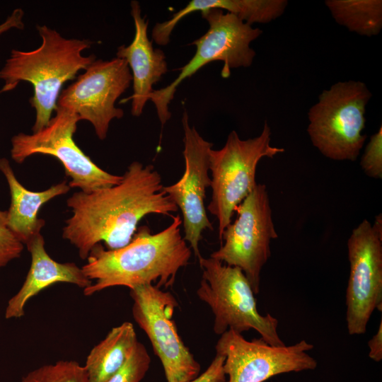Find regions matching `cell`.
<instances>
[{
	"label": "cell",
	"instance_id": "6da1fadb",
	"mask_svg": "<svg viewBox=\"0 0 382 382\" xmlns=\"http://www.w3.org/2000/svg\"><path fill=\"white\" fill-rule=\"evenodd\" d=\"M66 204L72 215L65 221L62 237L78 249L82 260L101 242L109 250L127 245L145 216H173L178 210L154 166L139 161L130 163L119 184L89 193L74 192Z\"/></svg>",
	"mask_w": 382,
	"mask_h": 382
},
{
	"label": "cell",
	"instance_id": "7a4b0ae2",
	"mask_svg": "<svg viewBox=\"0 0 382 382\" xmlns=\"http://www.w3.org/2000/svg\"><path fill=\"white\" fill-rule=\"evenodd\" d=\"M172 217V223L157 233L147 226L137 228L131 241L120 248L109 250L96 244L81 267L86 277L94 281L83 289V294L91 296L115 286L129 289L144 284L161 289L172 286L192 254L181 235V217Z\"/></svg>",
	"mask_w": 382,
	"mask_h": 382
},
{
	"label": "cell",
	"instance_id": "3957f363",
	"mask_svg": "<svg viewBox=\"0 0 382 382\" xmlns=\"http://www.w3.org/2000/svg\"><path fill=\"white\" fill-rule=\"evenodd\" d=\"M36 28L42 39L40 46L32 51L12 50L0 69V79L4 81L1 93L13 90L22 81L33 85V96L29 100L35 111L33 132L50 122L63 84L96 59L94 54H82L93 42L66 38L45 25Z\"/></svg>",
	"mask_w": 382,
	"mask_h": 382
},
{
	"label": "cell",
	"instance_id": "277c9868",
	"mask_svg": "<svg viewBox=\"0 0 382 382\" xmlns=\"http://www.w3.org/2000/svg\"><path fill=\"white\" fill-rule=\"evenodd\" d=\"M372 97L359 81H339L324 90L308 112L307 132L325 157L354 161L366 139V106Z\"/></svg>",
	"mask_w": 382,
	"mask_h": 382
},
{
	"label": "cell",
	"instance_id": "5b68a950",
	"mask_svg": "<svg viewBox=\"0 0 382 382\" xmlns=\"http://www.w3.org/2000/svg\"><path fill=\"white\" fill-rule=\"evenodd\" d=\"M199 262L202 275L197 295L214 316L216 335H221L229 329L241 334L253 329L267 344L286 345L277 332L278 320L270 313L262 316L258 312L255 294L239 267L210 257H201Z\"/></svg>",
	"mask_w": 382,
	"mask_h": 382
},
{
	"label": "cell",
	"instance_id": "8992f818",
	"mask_svg": "<svg viewBox=\"0 0 382 382\" xmlns=\"http://www.w3.org/2000/svg\"><path fill=\"white\" fill-rule=\"evenodd\" d=\"M271 129L267 121L260 135L241 139L231 131L224 146L209 154L212 199L207 210L218 220L219 238L231 223L236 207L257 185L256 169L262 158H272L284 151L271 145Z\"/></svg>",
	"mask_w": 382,
	"mask_h": 382
},
{
	"label": "cell",
	"instance_id": "52a82bcc",
	"mask_svg": "<svg viewBox=\"0 0 382 382\" xmlns=\"http://www.w3.org/2000/svg\"><path fill=\"white\" fill-rule=\"evenodd\" d=\"M201 13L209 24V29L192 42L196 47L194 56L180 68V74L172 83L163 88L154 90L149 96L162 126L171 116L168 105L183 80L214 61L223 62L221 74L222 78L226 79L231 69L250 66L255 56L250 45L262 33V30L253 28L235 15L224 13L220 8H210Z\"/></svg>",
	"mask_w": 382,
	"mask_h": 382
},
{
	"label": "cell",
	"instance_id": "ba28073f",
	"mask_svg": "<svg viewBox=\"0 0 382 382\" xmlns=\"http://www.w3.org/2000/svg\"><path fill=\"white\" fill-rule=\"evenodd\" d=\"M55 115L41 130L18 133L11 139V157L22 163L34 154L57 158L71 178L70 187L89 193L119 184L122 175L108 173L98 166L75 143L73 136L80 121L74 112L57 105Z\"/></svg>",
	"mask_w": 382,
	"mask_h": 382
},
{
	"label": "cell",
	"instance_id": "9c48e42d",
	"mask_svg": "<svg viewBox=\"0 0 382 382\" xmlns=\"http://www.w3.org/2000/svg\"><path fill=\"white\" fill-rule=\"evenodd\" d=\"M235 212L237 218L225 228L220 248L210 257L239 267L257 294L262 269L271 255L270 242L278 237L266 185L257 183Z\"/></svg>",
	"mask_w": 382,
	"mask_h": 382
},
{
	"label": "cell",
	"instance_id": "30bf717a",
	"mask_svg": "<svg viewBox=\"0 0 382 382\" xmlns=\"http://www.w3.org/2000/svg\"><path fill=\"white\" fill-rule=\"evenodd\" d=\"M349 276L346 290V322L350 335L364 334L369 319L382 311V217L364 219L347 241Z\"/></svg>",
	"mask_w": 382,
	"mask_h": 382
},
{
	"label": "cell",
	"instance_id": "8fae6325",
	"mask_svg": "<svg viewBox=\"0 0 382 382\" xmlns=\"http://www.w3.org/2000/svg\"><path fill=\"white\" fill-rule=\"evenodd\" d=\"M132 316L148 336L161 360L167 382H189L200 373V364L182 341L172 319L178 303L168 291L153 284L130 289Z\"/></svg>",
	"mask_w": 382,
	"mask_h": 382
},
{
	"label": "cell",
	"instance_id": "7c38bea8",
	"mask_svg": "<svg viewBox=\"0 0 382 382\" xmlns=\"http://www.w3.org/2000/svg\"><path fill=\"white\" fill-rule=\"evenodd\" d=\"M313 345L305 340L289 346H272L260 338L246 340L229 329L220 335L216 354L225 357L227 382H264L272 376L313 370L317 361L307 353Z\"/></svg>",
	"mask_w": 382,
	"mask_h": 382
},
{
	"label": "cell",
	"instance_id": "4fadbf2b",
	"mask_svg": "<svg viewBox=\"0 0 382 382\" xmlns=\"http://www.w3.org/2000/svg\"><path fill=\"white\" fill-rule=\"evenodd\" d=\"M132 76L127 62L118 57L96 59L59 96L57 106L76 113L93 127L99 139L106 138L113 119L124 115L117 98L129 88Z\"/></svg>",
	"mask_w": 382,
	"mask_h": 382
},
{
	"label": "cell",
	"instance_id": "5bb4252c",
	"mask_svg": "<svg viewBox=\"0 0 382 382\" xmlns=\"http://www.w3.org/2000/svg\"><path fill=\"white\" fill-rule=\"evenodd\" d=\"M182 122L185 170L178 182L164 186V190L182 213L183 238L190 243L199 260L202 257L199 243L202 233L207 228L213 230L204 205L206 190L211 185L209 154L213 144L190 125L186 111L183 112Z\"/></svg>",
	"mask_w": 382,
	"mask_h": 382
},
{
	"label": "cell",
	"instance_id": "9a60e30c",
	"mask_svg": "<svg viewBox=\"0 0 382 382\" xmlns=\"http://www.w3.org/2000/svg\"><path fill=\"white\" fill-rule=\"evenodd\" d=\"M131 15L134 23V36L132 42L117 48V57L125 59L131 71L133 93L120 101L132 100L131 113L139 117L149 96L154 91L153 86L168 71L166 56L163 50L155 49L148 37V21L141 16L140 4L131 1Z\"/></svg>",
	"mask_w": 382,
	"mask_h": 382
},
{
	"label": "cell",
	"instance_id": "2e32d148",
	"mask_svg": "<svg viewBox=\"0 0 382 382\" xmlns=\"http://www.w3.org/2000/svg\"><path fill=\"white\" fill-rule=\"evenodd\" d=\"M26 247L31 256L30 267L21 289L7 303L6 319L23 317L28 301L52 284L69 283L83 289L91 285L92 282L81 267L74 262H58L49 255L41 233L33 237Z\"/></svg>",
	"mask_w": 382,
	"mask_h": 382
},
{
	"label": "cell",
	"instance_id": "e0dca14e",
	"mask_svg": "<svg viewBox=\"0 0 382 382\" xmlns=\"http://www.w3.org/2000/svg\"><path fill=\"white\" fill-rule=\"evenodd\" d=\"M0 171L7 181L11 193L6 226L23 245H26L40 233L45 226V221L37 216L40 207L52 198L68 192L70 187L66 181H63L43 191H30L18 180L6 158H0Z\"/></svg>",
	"mask_w": 382,
	"mask_h": 382
},
{
	"label": "cell",
	"instance_id": "ac0fdd59",
	"mask_svg": "<svg viewBox=\"0 0 382 382\" xmlns=\"http://www.w3.org/2000/svg\"><path fill=\"white\" fill-rule=\"evenodd\" d=\"M133 325L113 328L88 354L84 368L90 382H105L129 359L137 342Z\"/></svg>",
	"mask_w": 382,
	"mask_h": 382
},
{
	"label": "cell",
	"instance_id": "d6986e66",
	"mask_svg": "<svg viewBox=\"0 0 382 382\" xmlns=\"http://www.w3.org/2000/svg\"><path fill=\"white\" fill-rule=\"evenodd\" d=\"M288 4L286 0H192L172 17L161 24L162 31L171 34L186 16L210 8H220L237 16L244 23H267L281 16Z\"/></svg>",
	"mask_w": 382,
	"mask_h": 382
},
{
	"label": "cell",
	"instance_id": "ffe728a7",
	"mask_svg": "<svg viewBox=\"0 0 382 382\" xmlns=\"http://www.w3.org/2000/svg\"><path fill=\"white\" fill-rule=\"evenodd\" d=\"M325 4L339 25L359 35H377L382 28L381 0H326Z\"/></svg>",
	"mask_w": 382,
	"mask_h": 382
},
{
	"label": "cell",
	"instance_id": "44dd1931",
	"mask_svg": "<svg viewBox=\"0 0 382 382\" xmlns=\"http://www.w3.org/2000/svg\"><path fill=\"white\" fill-rule=\"evenodd\" d=\"M20 382H90L83 366L73 360L45 364L24 375Z\"/></svg>",
	"mask_w": 382,
	"mask_h": 382
},
{
	"label": "cell",
	"instance_id": "7402d4cb",
	"mask_svg": "<svg viewBox=\"0 0 382 382\" xmlns=\"http://www.w3.org/2000/svg\"><path fill=\"white\" fill-rule=\"evenodd\" d=\"M150 364L148 351L138 342L126 362L105 382H140L146 374Z\"/></svg>",
	"mask_w": 382,
	"mask_h": 382
},
{
	"label": "cell",
	"instance_id": "603a6c76",
	"mask_svg": "<svg viewBox=\"0 0 382 382\" xmlns=\"http://www.w3.org/2000/svg\"><path fill=\"white\" fill-rule=\"evenodd\" d=\"M360 166L364 173L375 179L382 178V126L371 136L361 158Z\"/></svg>",
	"mask_w": 382,
	"mask_h": 382
},
{
	"label": "cell",
	"instance_id": "cb8c5ba5",
	"mask_svg": "<svg viewBox=\"0 0 382 382\" xmlns=\"http://www.w3.org/2000/svg\"><path fill=\"white\" fill-rule=\"evenodd\" d=\"M24 245L6 227L0 224V269L21 257Z\"/></svg>",
	"mask_w": 382,
	"mask_h": 382
},
{
	"label": "cell",
	"instance_id": "d4e9b609",
	"mask_svg": "<svg viewBox=\"0 0 382 382\" xmlns=\"http://www.w3.org/2000/svg\"><path fill=\"white\" fill-rule=\"evenodd\" d=\"M225 357L216 354L207 369L195 379L189 382H227L223 366Z\"/></svg>",
	"mask_w": 382,
	"mask_h": 382
},
{
	"label": "cell",
	"instance_id": "484cf974",
	"mask_svg": "<svg viewBox=\"0 0 382 382\" xmlns=\"http://www.w3.org/2000/svg\"><path fill=\"white\" fill-rule=\"evenodd\" d=\"M23 16L24 11L23 9L20 8L14 9L7 18L0 24V35L13 28L23 29Z\"/></svg>",
	"mask_w": 382,
	"mask_h": 382
},
{
	"label": "cell",
	"instance_id": "4316f807",
	"mask_svg": "<svg viewBox=\"0 0 382 382\" xmlns=\"http://www.w3.org/2000/svg\"><path fill=\"white\" fill-rule=\"evenodd\" d=\"M369 357L372 360L379 362L382 359V320L376 333L368 342Z\"/></svg>",
	"mask_w": 382,
	"mask_h": 382
},
{
	"label": "cell",
	"instance_id": "83f0119b",
	"mask_svg": "<svg viewBox=\"0 0 382 382\" xmlns=\"http://www.w3.org/2000/svg\"><path fill=\"white\" fill-rule=\"evenodd\" d=\"M0 92V95H1ZM6 212L0 210V224L6 226Z\"/></svg>",
	"mask_w": 382,
	"mask_h": 382
}]
</instances>
